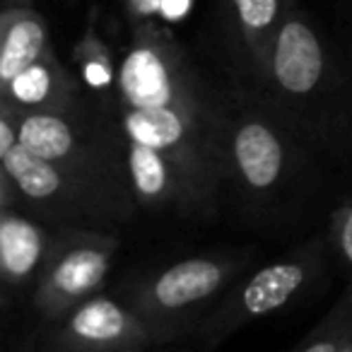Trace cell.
I'll return each instance as SVG.
<instances>
[{
	"label": "cell",
	"mask_w": 352,
	"mask_h": 352,
	"mask_svg": "<svg viewBox=\"0 0 352 352\" xmlns=\"http://www.w3.org/2000/svg\"><path fill=\"white\" fill-rule=\"evenodd\" d=\"M123 147H142L186 176L208 217L225 193L222 94L198 75L182 44L155 22L133 27L109 109Z\"/></svg>",
	"instance_id": "6da1fadb"
},
{
	"label": "cell",
	"mask_w": 352,
	"mask_h": 352,
	"mask_svg": "<svg viewBox=\"0 0 352 352\" xmlns=\"http://www.w3.org/2000/svg\"><path fill=\"white\" fill-rule=\"evenodd\" d=\"M316 150L256 89L222 94L225 191L251 222H273L294 203Z\"/></svg>",
	"instance_id": "7a4b0ae2"
},
{
	"label": "cell",
	"mask_w": 352,
	"mask_h": 352,
	"mask_svg": "<svg viewBox=\"0 0 352 352\" xmlns=\"http://www.w3.org/2000/svg\"><path fill=\"white\" fill-rule=\"evenodd\" d=\"M251 89L316 150L342 155L352 147V85H345L331 49L294 3Z\"/></svg>",
	"instance_id": "3957f363"
},
{
	"label": "cell",
	"mask_w": 352,
	"mask_h": 352,
	"mask_svg": "<svg viewBox=\"0 0 352 352\" xmlns=\"http://www.w3.org/2000/svg\"><path fill=\"white\" fill-rule=\"evenodd\" d=\"M0 206H17L54 227L113 230L140 210L131 188L65 169L30 152L15 111L0 104Z\"/></svg>",
	"instance_id": "277c9868"
},
{
	"label": "cell",
	"mask_w": 352,
	"mask_h": 352,
	"mask_svg": "<svg viewBox=\"0 0 352 352\" xmlns=\"http://www.w3.org/2000/svg\"><path fill=\"white\" fill-rule=\"evenodd\" d=\"M254 261L251 249L186 256L133 280L123 299L145 318L157 345L182 340L196 333L203 318Z\"/></svg>",
	"instance_id": "5b68a950"
},
{
	"label": "cell",
	"mask_w": 352,
	"mask_h": 352,
	"mask_svg": "<svg viewBox=\"0 0 352 352\" xmlns=\"http://www.w3.org/2000/svg\"><path fill=\"white\" fill-rule=\"evenodd\" d=\"M328 236H314L280 258L249 268L212 307L191 338L201 352H212L249 323L307 302L326 285L331 265Z\"/></svg>",
	"instance_id": "8992f818"
},
{
	"label": "cell",
	"mask_w": 352,
	"mask_h": 352,
	"mask_svg": "<svg viewBox=\"0 0 352 352\" xmlns=\"http://www.w3.org/2000/svg\"><path fill=\"white\" fill-rule=\"evenodd\" d=\"M15 121L20 142L30 152L65 169L128 188L121 133L111 113L99 109L92 99L65 113L15 111Z\"/></svg>",
	"instance_id": "52a82bcc"
},
{
	"label": "cell",
	"mask_w": 352,
	"mask_h": 352,
	"mask_svg": "<svg viewBox=\"0 0 352 352\" xmlns=\"http://www.w3.org/2000/svg\"><path fill=\"white\" fill-rule=\"evenodd\" d=\"M118 249L121 236L113 230L58 227L49 263L30 294L36 316L49 326L102 292Z\"/></svg>",
	"instance_id": "ba28073f"
},
{
	"label": "cell",
	"mask_w": 352,
	"mask_h": 352,
	"mask_svg": "<svg viewBox=\"0 0 352 352\" xmlns=\"http://www.w3.org/2000/svg\"><path fill=\"white\" fill-rule=\"evenodd\" d=\"M157 345L145 318L123 297L99 292L49 323L44 352H142Z\"/></svg>",
	"instance_id": "9c48e42d"
},
{
	"label": "cell",
	"mask_w": 352,
	"mask_h": 352,
	"mask_svg": "<svg viewBox=\"0 0 352 352\" xmlns=\"http://www.w3.org/2000/svg\"><path fill=\"white\" fill-rule=\"evenodd\" d=\"M58 227L17 206H0V280L6 304L36 287L54 251Z\"/></svg>",
	"instance_id": "30bf717a"
},
{
	"label": "cell",
	"mask_w": 352,
	"mask_h": 352,
	"mask_svg": "<svg viewBox=\"0 0 352 352\" xmlns=\"http://www.w3.org/2000/svg\"><path fill=\"white\" fill-rule=\"evenodd\" d=\"M87 102L80 78L60 63L54 51L27 65L10 82L0 85V104L17 113H65Z\"/></svg>",
	"instance_id": "8fae6325"
},
{
	"label": "cell",
	"mask_w": 352,
	"mask_h": 352,
	"mask_svg": "<svg viewBox=\"0 0 352 352\" xmlns=\"http://www.w3.org/2000/svg\"><path fill=\"white\" fill-rule=\"evenodd\" d=\"M236 46L251 75V87L258 82L270 44L292 8V0H227Z\"/></svg>",
	"instance_id": "7c38bea8"
},
{
	"label": "cell",
	"mask_w": 352,
	"mask_h": 352,
	"mask_svg": "<svg viewBox=\"0 0 352 352\" xmlns=\"http://www.w3.org/2000/svg\"><path fill=\"white\" fill-rule=\"evenodd\" d=\"M49 27L32 6L3 8L0 12V85L10 82L17 73L51 54Z\"/></svg>",
	"instance_id": "4fadbf2b"
},
{
	"label": "cell",
	"mask_w": 352,
	"mask_h": 352,
	"mask_svg": "<svg viewBox=\"0 0 352 352\" xmlns=\"http://www.w3.org/2000/svg\"><path fill=\"white\" fill-rule=\"evenodd\" d=\"M73 58L78 65V78L82 82V89L99 109L109 111L116 102L118 63L107 41L94 32L92 20L85 30L82 39L75 44Z\"/></svg>",
	"instance_id": "5bb4252c"
},
{
	"label": "cell",
	"mask_w": 352,
	"mask_h": 352,
	"mask_svg": "<svg viewBox=\"0 0 352 352\" xmlns=\"http://www.w3.org/2000/svg\"><path fill=\"white\" fill-rule=\"evenodd\" d=\"M294 352H352V280Z\"/></svg>",
	"instance_id": "9a60e30c"
},
{
	"label": "cell",
	"mask_w": 352,
	"mask_h": 352,
	"mask_svg": "<svg viewBox=\"0 0 352 352\" xmlns=\"http://www.w3.org/2000/svg\"><path fill=\"white\" fill-rule=\"evenodd\" d=\"M328 244H331L333 258L347 273V280H352V196H347L340 208L333 212Z\"/></svg>",
	"instance_id": "2e32d148"
},
{
	"label": "cell",
	"mask_w": 352,
	"mask_h": 352,
	"mask_svg": "<svg viewBox=\"0 0 352 352\" xmlns=\"http://www.w3.org/2000/svg\"><path fill=\"white\" fill-rule=\"evenodd\" d=\"M20 6H32V0H3V8H20Z\"/></svg>",
	"instance_id": "e0dca14e"
},
{
	"label": "cell",
	"mask_w": 352,
	"mask_h": 352,
	"mask_svg": "<svg viewBox=\"0 0 352 352\" xmlns=\"http://www.w3.org/2000/svg\"><path fill=\"white\" fill-rule=\"evenodd\" d=\"M25 352H41V347H39V350H32V347H30V350H25Z\"/></svg>",
	"instance_id": "ac0fdd59"
},
{
	"label": "cell",
	"mask_w": 352,
	"mask_h": 352,
	"mask_svg": "<svg viewBox=\"0 0 352 352\" xmlns=\"http://www.w3.org/2000/svg\"><path fill=\"white\" fill-rule=\"evenodd\" d=\"M41 352H44V350H41Z\"/></svg>",
	"instance_id": "d6986e66"
}]
</instances>
